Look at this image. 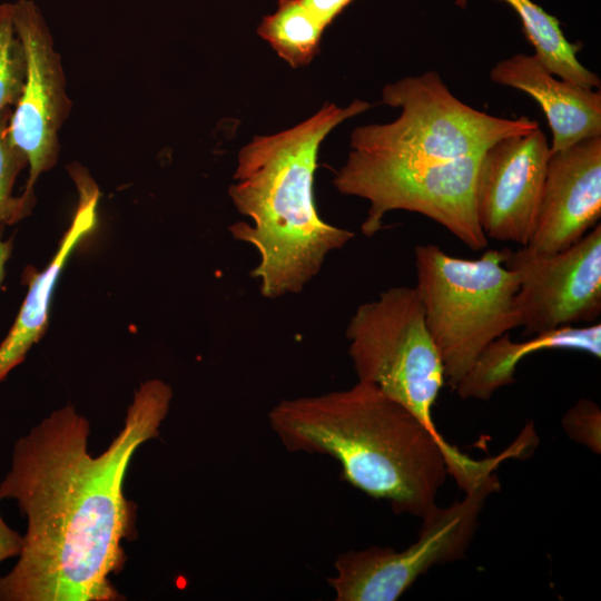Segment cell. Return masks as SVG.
<instances>
[{"mask_svg": "<svg viewBox=\"0 0 601 601\" xmlns=\"http://www.w3.org/2000/svg\"><path fill=\"white\" fill-rule=\"evenodd\" d=\"M13 23L24 53L26 76L8 129L11 141L28 161L29 177L22 195L35 200L37 179L58 161L59 130L72 102L60 56L33 1L13 3Z\"/></svg>", "mask_w": 601, "mask_h": 601, "instance_id": "obj_10", "label": "cell"}, {"mask_svg": "<svg viewBox=\"0 0 601 601\" xmlns=\"http://www.w3.org/2000/svg\"><path fill=\"white\" fill-rule=\"evenodd\" d=\"M416 289L425 322L441 356L445 383L455 388L481 352L520 327L518 275L505 267L504 250L476 259L451 256L437 245L414 249Z\"/></svg>", "mask_w": 601, "mask_h": 601, "instance_id": "obj_4", "label": "cell"}, {"mask_svg": "<svg viewBox=\"0 0 601 601\" xmlns=\"http://www.w3.org/2000/svg\"><path fill=\"white\" fill-rule=\"evenodd\" d=\"M552 349L578 351L600 358L601 324L564 326L532 335L523 342H514L508 333L503 334L481 352L455 390L462 398L486 401L499 388L515 381L516 366L523 358Z\"/></svg>", "mask_w": 601, "mask_h": 601, "instance_id": "obj_15", "label": "cell"}, {"mask_svg": "<svg viewBox=\"0 0 601 601\" xmlns=\"http://www.w3.org/2000/svg\"><path fill=\"white\" fill-rule=\"evenodd\" d=\"M12 250L11 239L3 240L0 231V284L4 277L6 264L10 257Z\"/></svg>", "mask_w": 601, "mask_h": 601, "instance_id": "obj_23", "label": "cell"}, {"mask_svg": "<svg viewBox=\"0 0 601 601\" xmlns=\"http://www.w3.org/2000/svg\"><path fill=\"white\" fill-rule=\"evenodd\" d=\"M551 154L540 127L502 138L483 150L476 169L474 203L487 239L528 245Z\"/></svg>", "mask_w": 601, "mask_h": 601, "instance_id": "obj_11", "label": "cell"}, {"mask_svg": "<svg viewBox=\"0 0 601 601\" xmlns=\"http://www.w3.org/2000/svg\"><path fill=\"white\" fill-rule=\"evenodd\" d=\"M493 82L531 96L542 108L552 131L551 152L601 136V93L556 79L533 55L516 53L490 71Z\"/></svg>", "mask_w": 601, "mask_h": 601, "instance_id": "obj_13", "label": "cell"}, {"mask_svg": "<svg viewBox=\"0 0 601 601\" xmlns=\"http://www.w3.org/2000/svg\"><path fill=\"white\" fill-rule=\"evenodd\" d=\"M354 0H300L312 18L326 29Z\"/></svg>", "mask_w": 601, "mask_h": 601, "instance_id": "obj_21", "label": "cell"}, {"mask_svg": "<svg viewBox=\"0 0 601 601\" xmlns=\"http://www.w3.org/2000/svg\"><path fill=\"white\" fill-rule=\"evenodd\" d=\"M504 265L519 277V325L532 336L601 314V225L572 246L539 254L526 246L503 248Z\"/></svg>", "mask_w": 601, "mask_h": 601, "instance_id": "obj_9", "label": "cell"}, {"mask_svg": "<svg viewBox=\"0 0 601 601\" xmlns=\"http://www.w3.org/2000/svg\"><path fill=\"white\" fill-rule=\"evenodd\" d=\"M290 452L334 459L346 482L387 501L396 513L423 518L449 474L465 476L473 460L433 433L375 385L283 400L268 413Z\"/></svg>", "mask_w": 601, "mask_h": 601, "instance_id": "obj_2", "label": "cell"}, {"mask_svg": "<svg viewBox=\"0 0 601 601\" xmlns=\"http://www.w3.org/2000/svg\"><path fill=\"white\" fill-rule=\"evenodd\" d=\"M173 398L159 378L140 384L108 447L88 451L90 424L72 405L52 411L13 444L0 500L27 519L18 562L0 575V601L126 600L110 578L137 536V506L124 491L136 451L159 435Z\"/></svg>", "mask_w": 601, "mask_h": 601, "instance_id": "obj_1", "label": "cell"}, {"mask_svg": "<svg viewBox=\"0 0 601 601\" xmlns=\"http://www.w3.org/2000/svg\"><path fill=\"white\" fill-rule=\"evenodd\" d=\"M26 76L24 53L13 23V3L0 4V116L19 100Z\"/></svg>", "mask_w": 601, "mask_h": 601, "instance_id": "obj_19", "label": "cell"}, {"mask_svg": "<svg viewBox=\"0 0 601 601\" xmlns=\"http://www.w3.org/2000/svg\"><path fill=\"white\" fill-rule=\"evenodd\" d=\"M601 217V136L552 152L532 236L526 245L553 254L579 242Z\"/></svg>", "mask_w": 601, "mask_h": 601, "instance_id": "obj_12", "label": "cell"}, {"mask_svg": "<svg viewBox=\"0 0 601 601\" xmlns=\"http://www.w3.org/2000/svg\"><path fill=\"white\" fill-rule=\"evenodd\" d=\"M382 101L401 108L400 117L356 127L351 150L391 159L447 161L481 154L502 138L539 127L528 117L500 118L467 106L435 71L387 83Z\"/></svg>", "mask_w": 601, "mask_h": 601, "instance_id": "obj_5", "label": "cell"}, {"mask_svg": "<svg viewBox=\"0 0 601 601\" xmlns=\"http://www.w3.org/2000/svg\"><path fill=\"white\" fill-rule=\"evenodd\" d=\"M11 110L0 116V231L2 227L14 224L32 209L33 199L13 196V186L19 173L28 166L26 156L9 136Z\"/></svg>", "mask_w": 601, "mask_h": 601, "instance_id": "obj_18", "label": "cell"}, {"mask_svg": "<svg viewBox=\"0 0 601 601\" xmlns=\"http://www.w3.org/2000/svg\"><path fill=\"white\" fill-rule=\"evenodd\" d=\"M481 154L430 161L391 159L351 150L333 185L343 195L370 203L361 225L366 237L382 228L388 211L401 209L431 218L470 249L479 252L487 246L474 203Z\"/></svg>", "mask_w": 601, "mask_h": 601, "instance_id": "obj_7", "label": "cell"}, {"mask_svg": "<svg viewBox=\"0 0 601 601\" xmlns=\"http://www.w3.org/2000/svg\"><path fill=\"white\" fill-rule=\"evenodd\" d=\"M566 435L595 454L601 453V411L593 401L581 398L562 417Z\"/></svg>", "mask_w": 601, "mask_h": 601, "instance_id": "obj_20", "label": "cell"}, {"mask_svg": "<svg viewBox=\"0 0 601 601\" xmlns=\"http://www.w3.org/2000/svg\"><path fill=\"white\" fill-rule=\"evenodd\" d=\"M500 487L489 472L464 490L462 501L435 505L423 518L418 539L396 551L372 546L341 553L327 582L337 601H395L432 566L464 556L486 497Z\"/></svg>", "mask_w": 601, "mask_h": 601, "instance_id": "obj_8", "label": "cell"}, {"mask_svg": "<svg viewBox=\"0 0 601 601\" xmlns=\"http://www.w3.org/2000/svg\"><path fill=\"white\" fill-rule=\"evenodd\" d=\"M359 382L375 385L433 433L432 407L445 384L416 287L397 286L357 307L346 327Z\"/></svg>", "mask_w": 601, "mask_h": 601, "instance_id": "obj_6", "label": "cell"}, {"mask_svg": "<svg viewBox=\"0 0 601 601\" xmlns=\"http://www.w3.org/2000/svg\"><path fill=\"white\" fill-rule=\"evenodd\" d=\"M324 31L300 0H278L277 10L257 27V35L293 68L305 67L315 58Z\"/></svg>", "mask_w": 601, "mask_h": 601, "instance_id": "obj_17", "label": "cell"}, {"mask_svg": "<svg viewBox=\"0 0 601 601\" xmlns=\"http://www.w3.org/2000/svg\"><path fill=\"white\" fill-rule=\"evenodd\" d=\"M371 107L363 100L344 108L325 104L298 125L255 136L239 149L228 195L236 210L252 223L237 221L228 230L234 239L256 249L259 260L250 275L259 282L264 297L303 292L326 257L355 237L319 216L314 174L327 135Z\"/></svg>", "mask_w": 601, "mask_h": 601, "instance_id": "obj_3", "label": "cell"}, {"mask_svg": "<svg viewBox=\"0 0 601 601\" xmlns=\"http://www.w3.org/2000/svg\"><path fill=\"white\" fill-rule=\"evenodd\" d=\"M69 171L79 194L78 206L51 262L43 270L28 274V293L11 329L0 344V383L24 361L29 349L43 336L56 282L76 246L97 223L100 193L96 183L80 166L75 165Z\"/></svg>", "mask_w": 601, "mask_h": 601, "instance_id": "obj_14", "label": "cell"}, {"mask_svg": "<svg viewBox=\"0 0 601 601\" xmlns=\"http://www.w3.org/2000/svg\"><path fill=\"white\" fill-rule=\"evenodd\" d=\"M519 14L525 38L534 47L535 56L554 76L583 88H600V78L578 59L580 43H571L559 20L532 0H500ZM465 7L466 0H456Z\"/></svg>", "mask_w": 601, "mask_h": 601, "instance_id": "obj_16", "label": "cell"}, {"mask_svg": "<svg viewBox=\"0 0 601 601\" xmlns=\"http://www.w3.org/2000/svg\"><path fill=\"white\" fill-rule=\"evenodd\" d=\"M23 548V535L11 529L0 513V562L19 556Z\"/></svg>", "mask_w": 601, "mask_h": 601, "instance_id": "obj_22", "label": "cell"}]
</instances>
